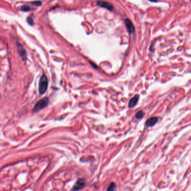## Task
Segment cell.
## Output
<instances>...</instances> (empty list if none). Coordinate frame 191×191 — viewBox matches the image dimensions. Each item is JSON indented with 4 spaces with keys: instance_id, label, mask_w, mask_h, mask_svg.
I'll return each instance as SVG.
<instances>
[{
    "instance_id": "obj_1",
    "label": "cell",
    "mask_w": 191,
    "mask_h": 191,
    "mask_svg": "<svg viewBox=\"0 0 191 191\" xmlns=\"http://www.w3.org/2000/svg\"><path fill=\"white\" fill-rule=\"evenodd\" d=\"M48 85V81L47 76L46 75H42L40 77L39 82V92L40 94H43L47 90Z\"/></svg>"
},
{
    "instance_id": "obj_2",
    "label": "cell",
    "mask_w": 191,
    "mask_h": 191,
    "mask_svg": "<svg viewBox=\"0 0 191 191\" xmlns=\"http://www.w3.org/2000/svg\"><path fill=\"white\" fill-rule=\"evenodd\" d=\"M48 103H49V99L47 97L42 98L35 105L33 108V112H38L43 109L46 106H47Z\"/></svg>"
},
{
    "instance_id": "obj_3",
    "label": "cell",
    "mask_w": 191,
    "mask_h": 191,
    "mask_svg": "<svg viewBox=\"0 0 191 191\" xmlns=\"http://www.w3.org/2000/svg\"><path fill=\"white\" fill-rule=\"evenodd\" d=\"M86 185V180L85 179H79L72 190H80L85 187Z\"/></svg>"
},
{
    "instance_id": "obj_4",
    "label": "cell",
    "mask_w": 191,
    "mask_h": 191,
    "mask_svg": "<svg viewBox=\"0 0 191 191\" xmlns=\"http://www.w3.org/2000/svg\"><path fill=\"white\" fill-rule=\"evenodd\" d=\"M125 24L126 26L127 30L130 34H132L135 32V27L132 24V21L129 19H126L125 20Z\"/></svg>"
},
{
    "instance_id": "obj_5",
    "label": "cell",
    "mask_w": 191,
    "mask_h": 191,
    "mask_svg": "<svg viewBox=\"0 0 191 191\" xmlns=\"http://www.w3.org/2000/svg\"><path fill=\"white\" fill-rule=\"evenodd\" d=\"M97 4L99 5V6L105 8L106 9L111 10V11L113 10V9H114V7H113V5H111V3L106 2L99 1L97 2Z\"/></svg>"
},
{
    "instance_id": "obj_6",
    "label": "cell",
    "mask_w": 191,
    "mask_h": 191,
    "mask_svg": "<svg viewBox=\"0 0 191 191\" xmlns=\"http://www.w3.org/2000/svg\"><path fill=\"white\" fill-rule=\"evenodd\" d=\"M158 122V118L156 117H151L149 119L147 120V121L146 122V125L148 127H150L154 126L155 125H156Z\"/></svg>"
},
{
    "instance_id": "obj_7",
    "label": "cell",
    "mask_w": 191,
    "mask_h": 191,
    "mask_svg": "<svg viewBox=\"0 0 191 191\" xmlns=\"http://www.w3.org/2000/svg\"><path fill=\"white\" fill-rule=\"evenodd\" d=\"M139 100V95H136L133 98H132L130 100V102H129L128 104V106L129 108H133L136 106V105L137 104V102H138Z\"/></svg>"
},
{
    "instance_id": "obj_8",
    "label": "cell",
    "mask_w": 191,
    "mask_h": 191,
    "mask_svg": "<svg viewBox=\"0 0 191 191\" xmlns=\"http://www.w3.org/2000/svg\"><path fill=\"white\" fill-rule=\"evenodd\" d=\"M18 50H19V52L20 56L22 57V58H23V59H25L26 58V57L25 50H24V49L23 48V47H22V46L21 45V44H18Z\"/></svg>"
},
{
    "instance_id": "obj_9",
    "label": "cell",
    "mask_w": 191,
    "mask_h": 191,
    "mask_svg": "<svg viewBox=\"0 0 191 191\" xmlns=\"http://www.w3.org/2000/svg\"><path fill=\"white\" fill-rule=\"evenodd\" d=\"M144 116H145L144 112L142 111H139L138 112H137V114H136V118L138 119H142V118L144 117Z\"/></svg>"
},
{
    "instance_id": "obj_10",
    "label": "cell",
    "mask_w": 191,
    "mask_h": 191,
    "mask_svg": "<svg viewBox=\"0 0 191 191\" xmlns=\"http://www.w3.org/2000/svg\"><path fill=\"white\" fill-rule=\"evenodd\" d=\"M116 188V184L114 183H112L108 187V188L107 189V190L108 191H112V190H114Z\"/></svg>"
},
{
    "instance_id": "obj_11",
    "label": "cell",
    "mask_w": 191,
    "mask_h": 191,
    "mask_svg": "<svg viewBox=\"0 0 191 191\" xmlns=\"http://www.w3.org/2000/svg\"><path fill=\"white\" fill-rule=\"evenodd\" d=\"M21 9L23 11H29L30 10V7L28 6H26V5H24L22 7Z\"/></svg>"
},
{
    "instance_id": "obj_12",
    "label": "cell",
    "mask_w": 191,
    "mask_h": 191,
    "mask_svg": "<svg viewBox=\"0 0 191 191\" xmlns=\"http://www.w3.org/2000/svg\"><path fill=\"white\" fill-rule=\"evenodd\" d=\"M27 22H28V23L29 24H30V25H33V23H34L33 20V19L31 18H29L28 19H27Z\"/></svg>"
},
{
    "instance_id": "obj_13",
    "label": "cell",
    "mask_w": 191,
    "mask_h": 191,
    "mask_svg": "<svg viewBox=\"0 0 191 191\" xmlns=\"http://www.w3.org/2000/svg\"><path fill=\"white\" fill-rule=\"evenodd\" d=\"M33 4H34L35 5H37V6H40V5H42V2H41L40 1H35V2H33Z\"/></svg>"
},
{
    "instance_id": "obj_14",
    "label": "cell",
    "mask_w": 191,
    "mask_h": 191,
    "mask_svg": "<svg viewBox=\"0 0 191 191\" xmlns=\"http://www.w3.org/2000/svg\"><path fill=\"white\" fill-rule=\"evenodd\" d=\"M149 1L152 2H158V0H149Z\"/></svg>"
}]
</instances>
